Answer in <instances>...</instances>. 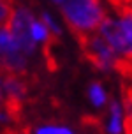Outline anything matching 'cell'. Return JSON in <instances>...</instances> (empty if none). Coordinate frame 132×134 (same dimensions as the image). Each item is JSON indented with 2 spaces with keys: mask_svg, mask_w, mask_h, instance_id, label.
I'll return each mask as SVG.
<instances>
[{
  "mask_svg": "<svg viewBox=\"0 0 132 134\" xmlns=\"http://www.w3.org/2000/svg\"><path fill=\"white\" fill-rule=\"evenodd\" d=\"M58 5L74 37L95 32L107 16L100 0H58Z\"/></svg>",
  "mask_w": 132,
  "mask_h": 134,
  "instance_id": "obj_1",
  "label": "cell"
},
{
  "mask_svg": "<svg viewBox=\"0 0 132 134\" xmlns=\"http://www.w3.org/2000/svg\"><path fill=\"white\" fill-rule=\"evenodd\" d=\"M76 41L79 44L83 58L88 60L95 69L109 72L114 71V64H116V55L113 51L109 44L106 42L99 34H83V35H76Z\"/></svg>",
  "mask_w": 132,
  "mask_h": 134,
  "instance_id": "obj_2",
  "label": "cell"
},
{
  "mask_svg": "<svg viewBox=\"0 0 132 134\" xmlns=\"http://www.w3.org/2000/svg\"><path fill=\"white\" fill-rule=\"evenodd\" d=\"M32 21H33L32 11L23 4L14 2V13L11 18V23L7 27V32L11 34L14 44L25 55H32L35 51V41L32 39V32H30Z\"/></svg>",
  "mask_w": 132,
  "mask_h": 134,
  "instance_id": "obj_3",
  "label": "cell"
},
{
  "mask_svg": "<svg viewBox=\"0 0 132 134\" xmlns=\"http://www.w3.org/2000/svg\"><path fill=\"white\" fill-rule=\"evenodd\" d=\"M111 115H109V134H122V109L116 100H111Z\"/></svg>",
  "mask_w": 132,
  "mask_h": 134,
  "instance_id": "obj_4",
  "label": "cell"
},
{
  "mask_svg": "<svg viewBox=\"0 0 132 134\" xmlns=\"http://www.w3.org/2000/svg\"><path fill=\"white\" fill-rule=\"evenodd\" d=\"M14 13V2L13 0H0V28L9 27L11 23V18H13Z\"/></svg>",
  "mask_w": 132,
  "mask_h": 134,
  "instance_id": "obj_5",
  "label": "cell"
},
{
  "mask_svg": "<svg viewBox=\"0 0 132 134\" xmlns=\"http://www.w3.org/2000/svg\"><path fill=\"white\" fill-rule=\"evenodd\" d=\"M88 97H90V100L97 108L106 104V92H104V88H102V85L97 83V81H93L92 85H90V88H88Z\"/></svg>",
  "mask_w": 132,
  "mask_h": 134,
  "instance_id": "obj_6",
  "label": "cell"
},
{
  "mask_svg": "<svg viewBox=\"0 0 132 134\" xmlns=\"http://www.w3.org/2000/svg\"><path fill=\"white\" fill-rule=\"evenodd\" d=\"M35 134H72V131L60 125H42L35 131Z\"/></svg>",
  "mask_w": 132,
  "mask_h": 134,
  "instance_id": "obj_7",
  "label": "cell"
},
{
  "mask_svg": "<svg viewBox=\"0 0 132 134\" xmlns=\"http://www.w3.org/2000/svg\"><path fill=\"white\" fill-rule=\"evenodd\" d=\"M107 2L114 7V11H116L120 16L130 14V0H107Z\"/></svg>",
  "mask_w": 132,
  "mask_h": 134,
  "instance_id": "obj_8",
  "label": "cell"
},
{
  "mask_svg": "<svg viewBox=\"0 0 132 134\" xmlns=\"http://www.w3.org/2000/svg\"><path fill=\"white\" fill-rule=\"evenodd\" d=\"M32 132V127L28 124H21V125H11V127H5L2 131V134H30Z\"/></svg>",
  "mask_w": 132,
  "mask_h": 134,
  "instance_id": "obj_9",
  "label": "cell"
},
{
  "mask_svg": "<svg viewBox=\"0 0 132 134\" xmlns=\"http://www.w3.org/2000/svg\"><path fill=\"white\" fill-rule=\"evenodd\" d=\"M2 102H4V95H2V92H0V109H2Z\"/></svg>",
  "mask_w": 132,
  "mask_h": 134,
  "instance_id": "obj_10",
  "label": "cell"
},
{
  "mask_svg": "<svg viewBox=\"0 0 132 134\" xmlns=\"http://www.w3.org/2000/svg\"><path fill=\"white\" fill-rule=\"evenodd\" d=\"M55 2H56V4H58V0H55Z\"/></svg>",
  "mask_w": 132,
  "mask_h": 134,
  "instance_id": "obj_11",
  "label": "cell"
}]
</instances>
